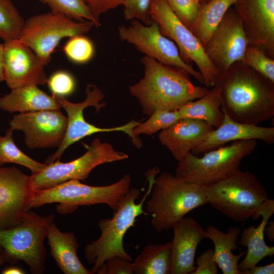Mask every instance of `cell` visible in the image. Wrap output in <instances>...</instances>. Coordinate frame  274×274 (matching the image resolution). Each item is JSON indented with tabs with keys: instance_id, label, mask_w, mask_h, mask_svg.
<instances>
[{
	"instance_id": "cell-45",
	"label": "cell",
	"mask_w": 274,
	"mask_h": 274,
	"mask_svg": "<svg viewBox=\"0 0 274 274\" xmlns=\"http://www.w3.org/2000/svg\"><path fill=\"white\" fill-rule=\"evenodd\" d=\"M7 261L10 262V259L3 250H0V266Z\"/></svg>"
},
{
	"instance_id": "cell-14",
	"label": "cell",
	"mask_w": 274,
	"mask_h": 274,
	"mask_svg": "<svg viewBox=\"0 0 274 274\" xmlns=\"http://www.w3.org/2000/svg\"><path fill=\"white\" fill-rule=\"evenodd\" d=\"M250 44L243 22L230 8L204 46L205 52L220 75L233 63L242 61Z\"/></svg>"
},
{
	"instance_id": "cell-1",
	"label": "cell",
	"mask_w": 274,
	"mask_h": 274,
	"mask_svg": "<svg viewBox=\"0 0 274 274\" xmlns=\"http://www.w3.org/2000/svg\"><path fill=\"white\" fill-rule=\"evenodd\" d=\"M214 86L219 89L221 110L232 120L258 125L274 116V82L242 61L221 74Z\"/></svg>"
},
{
	"instance_id": "cell-47",
	"label": "cell",
	"mask_w": 274,
	"mask_h": 274,
	"mask_svg": "<svg viewBox=\"0 0 274 274\" xmlns=\"http://www.w3.org/2000/svg\"><path fill=\"white\" fill-rule=\"evenodd\" d=\"M3 249H2V248L0 246V250H2Z\"/></svg>"
},
{
	"instance_id": "cell-22",
	"label": "cell",
	"mask_w": 274,
	"mask_h": 274,
	"mask_svg": "<svg viewBox=\"0 0 274 274\" xmlns=\"http://www.w3.org/2000/svg\"><path fill=\"white\" fill-rule=\"evenodd\" d=\"M274 213V200L268 198L258 208L255 220L262 217L258 226H250L245 228L239 234L238 245L247 247V251L243 260L238 263L240 272L250 269L267 256L274 254V247L266 245L264 238V228L269 218Z\"/></svg>"
},
{
	"instance_id": "cell-5",
	"label": "cell",
	"mask_w": 274,
	"mask_h": 274,
	"mask_svg": "<svg viewBox=\"0 0 274 274\" xmlns=\"http://www.w3.org/2000/svg\"><path fill=\"white\" fill-rule=\"evenodd\" d=\"M203 187L208 203L239 222L255 220L258 208L269 198L265 187L250 171L239 169Z\"/></svg>"
},
{
	"instance_id": "cell-12",
	"label": "cell",
	"mask_w": 274,
	"mask_h": 274,
	"mask_svg": "<svg viewBox=\"0 0 274 274\" xmlns=\"http://www.w3.org/2000/svg\"><path fill=\"white\" fill-rule=\"evenodd\" d=\"M86 97L81 102L74 103L69 101L65 97L54 96L67 113V126L64 139L56 151L49 156L45 161L47 164L58 160L64 151L74 143L91 134L102 132L123 131L132 140L133 144L140 148L142 146V141L134 137L133 129L140 123V121L132 120L120 126L112 128H99L87 122L83 116L84 110L90 106H93L98 111L106 106V103L99 102L104 98V93L95 85L88 84L86 89Z\"/></svg>"
},
{
	"instance_id": "cell-33",
	"label": "cell",
	"mask_w": 274,
	"mask_h": 274,
	"mask_svg": "<svg viewBox=\"0 0 274 274\" xmlns=\"http://www.w3.org/2000/svg\"><path fill=\"white\" fill-rule=\"evenodd\" d=\"M242 61L274 82V59L268 56L261 48L249 44Z\"/></svg>"
},
{
	"instance_id": "cell-40",
	"label": "cell",
	"mask_w": 274,
	"mask_h": 274,
	"mask_svg": "<svg viewBox=\"0 0 274 274\" xmlns=\"http://www.w3.org/2000/svg\"><path fill=\"white\" fill-rule=\"evenodd\" d=\"M95 18L99 21L100 16L107 12L122 5L123 0H84Z\"/></svg>"
},
{
	"instance_id": "cell-35",
	"label": "cell",
	"mask_w": 274,
	"mask_h": 274,
	"mask_svg": "<svg viewBox=\"0 0 274 274\" xmlns=\"http://www.w3.org/2000/svg\"><path fill=\"white\" fill-rule=\"evenodd\" d=\"M166 1L178 17L190 29L201 5L199 0H166Z\"/></svg>"
},
{
	"instance_id": "cell-44",
	"label": "cell",
	"mask_w": 274,
	"mask_h": 274,
	"mask_svg": "<svg viewBox=\"0 0 274 274\" xmlns=\"http://www.w3.org/2000/svg\"><path fill=\"white\" fill-rule=\"evenodd\" d=\"M3 274H23L24 271L21 268L17 267H9L2 271Z\"/></svg>"
},
{
	"instance_id": "cell-42",
	"label": "cell",
	"mask_w": 274,
	"mask_h": 274,
	"mask_svg": "<svg viewBox=\"0 0 274 274\" xmlns=\"http://www.w3.org/2000/svg\"><path fill=\"white\" fill-rule=\"evenodd\" d=\"M265 233L269 241L274 242V222L270 221L267 222L264 228Z\"/></svg>"
},
{
	"instance_id": "cell-21",
	"label": "cell",
	"mask_w": 274,
	"mask_h": 274,
	"mask_svg": "<svg viewBox=\"0 0 274 274\" xmlns=\"http://www.w3.org/2000/svg\"><path fill=\"white\" fill-rule=\"evenodd\" d=\"M214 128L201 120L183 118L162 130L158 138L161 144L180 161L191 152Z\"/></svg>"
},
{
	"instance_id": "cell-8",
	"label": "cell",
	"mask_w": 274,
	"mask_h": 274,
	"mask_svg": "<svg viewBox=\"0 0 274 274\" xmlns=\"http://www.w3.org/2000/svg\"><path fill=\"white\" fill-rule=\"evenodd\" d=\"M54 218L53 214L43 217L29 210L15 226L0 230V246L10 262L22 261L32 273H43L46 257L44 241Z\"/></svg>"
},
{
	"instance_id": "cell-11",
	"label": "cell",
	"mask_w": 274,
	"mask_h": 274,
	"mask_svg": "<svg viewBox=\"0 0 274 274\" xmlns=\"http://www.w3.org/2000/svg\"><path fill=\"white\" fill-rule=\"evenodd\" d=\"M87 149L82 156L74 160L67 162L55 161L31 175L33 188L43 190L71 180L85 181L97 166L128 158L126 154L115 150L110 144L102 143L99 139H94Z\"/></svg>"
},
{
	"instance_id": "cell-43",
	"label": "cell",
	"mask_w": 274,
	"mask_h": 274,
	"mask_svg": "<svg viewBox=\"0 0 274 274\" xmlns=\"http://www.w3.org/2000/svg\"><path fill=\"white\" fill-rule=\"evenodd\" d=\"M4 44H0V82L4 81L3 66Z\"/></svg>"
},
{
	"instance_id": "cell-10",
	"label": "cell",
	"mask_w": 274,
	"mask_h": 274,
	"mask_svg": "<svg viewBox=\"0 0 274 274\" xmlns=\"http://www.w3.org/2000/svg\"><path fill=\"white\" fill-rule=\"evenodd\" d=\"M94 26L91 21H78L51 11L29 18L17 39L29 47L46 65L62 39L83 35Z\"/></svg>"
},
{
	"instance_id": "cell-24",
	"label": "cell",
	"mask_w": 274,
	"mask_h": 274,
	"mask_svg": "<svg viewBox=\"0 0 274 274\" xmlns=\"http://www.w3.org/2000/svg\"><path fill=\"white\" fill-rule=\"evenodd\" d=\"M60 108L55 97L41 90L36 85L11 89L9 93L0 97V109L11 113L59 110Z\"/></svg>"
},
{
	"instance_id": "cell-18",
	"label": "cell",
	"mask_w": 274,
	"mask_h": 274,
	"mask_svg": "<svg viewBox=\"0 0 274 274\" xmlns=\"http://www.w3.org/2000/svg\"><path fill=\"white\" fill-rule=\"evenodd\" d=\"M233 6L250 44L274 59V0H236Z\"/></svg>"
},
{
	"instance_id": "cell-28",
	"label": "cell",
	"mask_w": 274,
	"mask_h": 274,
	"mask_svg": "<svg viewBox=\"0 0 274 274\" xmlns=\"http://www.w3.org/2000/svg\"><path fill=\"white\" fill-rule=\"evenodd\" d=\"M171 242L148 245L132 262L135 274H170Z\"/></svg>"
},
{
	"instance_id": "cell-7",
	"label": "cell",
	"mask_w": 274,
	"mask_h": 274,
	"mask_svg": "<svg viewBox=\"0 0 274 274\" xmlns=\"http://www.w3.org/2000/svg\"><path fill=\"white\" fill-rule=\"evenodd\" d=\"M257 144L256 140L237 141L206 152L201 157L190 152L178 161L175 176L203 186L213 183L239 170L243 159L254 151Z\"/></svg>"
},
{
	"instance_id": "cell-41",
	"label": "cell",
	"mask_w": 274,
	"mask_h": 274,
	"mask_svg": "<svg viewBox=\"0 0 274 274\" xmlns=\"http://www.w3.org/2000/svg\"><path fill=\"white\" fill-rule=\"evenodd\" d=\"M274 273V263L257 266L241 272L240 274H273Z\"/></svg>"
},
{
	"instance_id": "cell-32",
	"label": "cell",
	"mask_w": 274,
	"mask_h": 274,
	"mask_svg": "<svg viewBox=\"0 0 274 274\" xmlns=\"http://www.w3.org/2000/svg\"><path fill=\"white\" fill-rule=\"evenodd\" d=\"M148 120L136 126L132 130L134 137L137 139L141 134L151 135L162 130L181 119L178 110H157Z\"/></svg>"
},
{
	"instance_id": "cell-26",
	"label": "cell",
	"mask_w": 274,
	"mask_h": 274,
	"mask_svg": "<svg viewBox=\"0 0 274 274\" xmlns=\"http://www.w3.org/2000/svg\"><path fill=\"white\" fill-rule=\"evenodd\" d=\"M178 111L181 119L201 120L214 128L219 127L224 117L221 110L219 89L216 86L213 87L203 97L188 102Z\"/></svg>"
},
{
	"instance_id": "cell-36",
	"label": "cell",
	"mask_w": 274,
	"mask_h": 274,
	"mask_svg": "<svg viewBox=\"0 0 274 274\" xmlns=\"http://www.w3.org/2000/svg\"><path fill=\"white\" fill-rule=\"evenodd\" d=\"M53 96L65 97L72 93L75 89V81L68 72L58 71L48 78L47 82Z\"/></svg>"
},
{
	"instance_id": "cell-2",
	"label": "cell",
	"mask_w": 274,
	"mask_h": 274,
	"mask_svg": "<svg viewBox=\"0 0 274 274\" xmlns=\"http://www.w3.org/2000/svg\"><path fill=\"white\" fill-rule=\"evenodd\" d=\"M143 77L129 87L144 114L157 110L175 111L189 101L200 98L210 89L194 85L185 70L163 64L147 56L141 59Z\"/></svg>"
},
{
	"instance_id": "cell-34",
	"label": "cell",
	"mask_w": 274,
	"mask_h": 274,
	"mask_svg": "<svg viewBox=\"0 0 274 274\" xmlns=\"http://www.w3.org/2000/svg\"><path fill=\"white\" fill-rule=\"evenodd\" d=\"M63 51L71 61L82 64L93 57L94 47L89 39L83 35H78L70 38L63 46Z\"/></svg>"
},
{
	"instance_id": "cell-46",
	"label": "cell",
	"mask_w": 274,
	"mask_h": 274,
	"mask_svg": "<svg viewBox=\"0 0 274 274\" xmlns=\"http://www.w3.org/2000/svg\"><path fill=\"white\" fill-rule=\"evenodd\" d=\"M210 0H199V2L201 4H204V3H206L208 2H209Z\"/></svg>"
},
{
	"instance_id": "cell-37",
	"label": "cell",
	"mask_w": 274,
	"mask_h": 274,
	"mask_svg": "<svg viewBox=\"0 0 274 274\" xmlns=\"http://www.w3.org/2000/svg\"><path fill=\"white\" fill-rule=\"evenodd\" d=\"M151 0H123L124 15L128 20H138L149 25L152 20L150 15Z\"/></svg>"
},
{
	"instance_id": "cell-27",
	"label": "cell",
	"mask_w": 274,
	"mask_h": 274,
	"mask_svg": "<svg viewBox=\"0 0 274 274\" xmlns=\"http://www.w3.org/2000/svg\"><path fill=\"white\" fill-rule=\"evenodd\" d=\"M236 0H210L202 4L190 30L203 47L226 13Z\"/></svg>"
},
{
	"instance_id": "cell-9",
	"label": "cell",
	"mask_w": 274,
	"mask_h": 274,
	"mask_svg": "<svg viewBox=\"0 0 274 274\" xmlns=\"http://www.w3.org/2000/svg\"><path fill=\"white\" fill-rule=\"evenodd\" d=\"M150 15L161 33L177 45L183 59L196 64L206 87H214L220 73L208 58L201 42L175 14L166 0H151Z\"/></svg>"
},
{
	"instance_id": "cell-19",
	"label": "cell",
	"mask_w": 274,
	"mask_h": 274,
	"mask_svg": "<svg viewBox=\"0 0 274 274\" xmlns=\"http://www.w3.org/2000/svg\"><path fill=\"white\" fill-rule=\"evenodd\" d=\"M170 274H191L196 249L207 238L206 230L195 219L183 218L173 226Z\"/></svg>"
},
{
	"instance_id": "cell-23",
	"label": "cell",
	"mask_w": 274,
	"mask_h": 274,
	"mask_svg": "<svg viewBox=\"0 0 274 274\" xmlns=\"http://www.w3.org/2000/svg\"><path fill=\"white\" fill-rule=\"evenodd\" d=\"M46 237L50 254L63 273H93L83 265L78 256L79 245L73 232H61L53 222L48 229Z\"/></svg>"
},
{
	"instance_id": "cell-3",
	"label": "cell",
	"mask_w": 274,
	"mask_h": 274,
	"mask_svg": "<svg viewBox=\"0 0 274 274\" xmlns=\"http://www.w3.org/2000/svg\"><path fill=\"white\" fill-rule=\"evenodd\" d=\"M159 172L158 168L154 167L146 173L149 186L139 202L136 203L135 200L140 198V190L130 188L117 209L114 212L113 216L99 220L100 236L87 244L84 249L85 257L87 261L92 265L91 270L93 273L96 272L107 260L114 256H119L132 261L131 256L126 252L124 247V236L127 230L134 226L138 217L148 214L144 211L143 206L151 192L155 179Z\"/></svg>"
},
{
	"instance_id": "cell-30",
	"label": "cell",
	"mask_w": 274,
	"mask_h": 274,
	"mask_svg": "<svg viewBox=\"0 0 274 274\" xmlns=\"http://www.w3.org/2000/svg\"><path fill=\"white\" fill-rule=\"evenodd\" d=\"M46 4L51 11L60 13L78 21H89L95 26H100V23L92 13L84 0H38Z\"/></svg>"
},
{
	"instance_id": "cell-15",
	"label": "cell",
	"mask_w": 274,
	"mask_h": 274,
	"mask_svg": "<svg viewBox=\"0 0 274 274\" xmlns=\"http://www.w3.org/2000/svg\"><path fill=\"white\" fill-rule=\"evenodd\" d=\"M67 118L59 110L19 113L10 122L12 130L24 133L26 146L31 149L59 147L65 136Z\"/></svg>"
},
{
	"instance_id": "cell-6",
	"label": "cell",
	"mask_w": 274,
	"mask_h": 274,
	"mask_svg": "<svg viewBox=\"0 0 274 274\" xmlns=\"http://www.w3.org/2000/svg\"><path fill=\"white\" fill-rule=\"evenodd\" d=\"M131 181L130 175H125L113 184L101 186L84 184L78 180H69L49 188L35 190L29 209L59 203L57 212L67 214L81 206L102 203L115 212L130 189Z\"/></svg>"
},
{
	"instance_id": "cell-17",
	"label": "cell",
	"mask_w": 274,
	"mask_h": 274,
	"mask_svg": "<svg viewBox=\"0 0 274 274\" xmlns=\"http://www.w3.org/2000/svg\"><path fill=\"white\" fill-rule=\"evenodd\" d=\"M45 65L29 47L18 39L4 41V81L11 89L46 84L48 78Z\"/></svg>"
},
{
	"instance_id": "cell-20",
	"label": "cell",
	"mask_w": 274,
	"mask_h": 274,
	"mask_svg": "<svg viewBox=\"0 0 274 274\" xmlns=\"http://www.w3.org/2000/svg\"><path fill=\"white\" fill-rule=\"evenodd\" d=\"M222 124L214 128L191 152L195 155L241 140H259L268 144L274 143V127L243 123L231 119L224 113Z\"/></svg>"
},
{
	"instance_id": "cell-39",
	"label": "cell",
	"mask_w": 274,
	"mask_h": 274,
	"mask_svg": "<svg viewBox=\"0 0 274 274\" xmlns=\"http://www.w3.org/2000/svg\"><path fill=\"white\" fill-rule=\"evenodd\" d=\"M194 271L191 274H217L218 266L214 259V250L210 249L196 259Z\"/></svg>"
},
{
	"instance_id": "cell-16",
	"label": "cell",
	"mask_w": 274,
	"mask_h": 274,
	"mask_svg": "<svg viewBox=\"0 0 274 274\" xmlns=\"http://www.w3.org/2000/svg\"><path fill=\"white\" fill-rule=\"evenodd\" d=\"M31 176L17 168L0 167V230L17 224L30 210L33 196Z\"/></svg>"
},
{
	"instance_id": "cell-29",
	"label": "cell",
	"mask_w": 274,
	"mask_h": 274,
	"mask_svg": "<svg viewBox=\"0 0 274 274\" xmlns=\"http://www.w3.org/2000/svg\"><path fill=\"white\" fill-rule=\"evenodd\" d=\"M13 131L9 128L4 136L0 135V165L6 163L18 164L29 169L31 175L43 169L47 164L33 160L16 146L13 138Z\"/></svg>"
},
{
	"instance_id": "cell-31",
	"label": "cell",
	"mask_w": 274,
	"mask_h": 274,
	"mask_svg": "<svg viewBox=\"0 0 274 274\" xmlns=\"http://www.w3.org/2000/svg\"><path fill=\"white\" fill-rule=\"evenodd\" d=\"M24 20L11 0H0V38L4 41L19 38Z\"/></svg>"
},
{
	"instance_id": "cell-25",
	"label": "cell",
	"mask_w": 274,
	"mask_h": 274,
	"mask_svg": "<svg viewBox=\"0 0 274 274\" xmlns=\"http://www.w3.org/2000/svg\"><path fill=\"white\" fill-rule=\"evenodd\" d=\"M241 228L230 227L225 233L213 225L206 230L207 238L210 239L214 246V259L223 274H240L238 265L246 251L236 255L233 253L237 248Z\"/></svg>"
},
{
	"instance_id": "cell-4",
	"label": "cell",
	"mask_w": 274,
	"mask_h": 274,
	"mask_svg": "<svg viewBox=\"0 0 274 274\" xmlns=\"http://www.w3.org/2000/svg\"><path fill=\"white\" fill-rule=\"evenodd\" d=\"M147 210L157 232L173 225L193 210L208 203L203 185L183 181L164 172L156 177Z\"/></svg>"
},
{
	"instance_id": "cell-13",
	"label": "cell",
	"mask_w": 274,
	"mask_h": 274,
	"mask_svg": "<svg viewBox=\"0 0 274 274\" xmlns=\"http://www.w3.org/2000/svg\"><path fill=\"white\" fill-rule=\"evenodd\" d=\"M120 40L132 45L145 55L164 64L185 70L203 84L199 71L182 58L175 43L164 36L154 21L147 25L138 20H132L129 25H121L118 28Z\"/></svg>"
},
{
	"instance_id": "cell-38",
	"label": "cell",
	"mask_w": 274,
	"mask_h": 274,
	"mask_svg": "<svg viewBox=\"0 0 274 274\" xmlns=\"http://www.w3.org/2000/svg\"><path fill=\"white\" fill-rule=\"evenodd\" d=\"M98 274H134L132 262L119 256L107 260L96 271Z\"/></svg>"
}]
</instances>
